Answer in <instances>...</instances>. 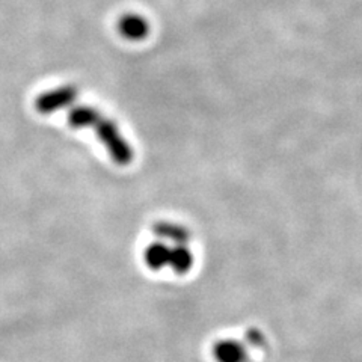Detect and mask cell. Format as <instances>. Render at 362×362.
I'll return each instance as SVG.
<instances>
[{
	"mask_svg": "<svg viewBox=\"0 0 362 362\" xmlns=\"http://www.w3.org/2000/svg\"><path fill=\"white\" fill-rule=\"evenodd\" d=\"M90 129L95 130V136L100 139V142L105 145V148L107 150L113 162L121 166L132 163L133 150L130 144L126 141V138L121 134L115 122L106 118L103 113H101Z\"/></svg>",
	"mask_w": 362,
	"mask_h": 362,
	"instance_id": "cell-1",
	"label": "cell"
},
{
	"mask_svg": "<svg viewBox=\"0 0 362 362\" xmlns=\"http://www.w3.org/2000/svg\"><path fill=\"white\" fill-rule=\"evenodd\" d=\"M77 95L78 90L74 85H62L40 94L35 100V109L42 115H52L54 112L73 106Z\"/></svg>",
	"mask_w": 362,
	"mask_h": 362,
	"instance_id": "cell-2",
	"label": "cell"
},
{
	"mask_svg": "<svg viewBox=\"0 0 362 362\" xmlns=\"http://www.w3.org/2000/svg\"><path fill=\"white\" fill-rule=\"evenodd\" d=\"M211 356L214 362H249L246 346L234 338H223L214 343Z\"/></svg>",
	"mask_w": 362,
	"mask_h": 362,
	"instance_id": "cell-3",
	"label": "cell"
},
{
	"mask_svg": "<svg viewBox=\"0 0 362 362\" xmlns=\"http://www.w3.org/2000/svg\"><path fill=\"white\" fill-rule=\"evenodd\" d=\"M118 30L124 38L130 41H141L148 35V21L136 14H127L119 18L118 21Z\"/></svg>",
	"mask_w": 362,
	"mask_h": 362,
	"instance_id": "cell-4",
	"label": "cell"
},
{
	"mask_svg": "<svg viewBox=\"0 0 362 362\" xmlns=\"http://www.w3.org/2000/svg\"><path fill=\"white\" fill-rule=\"evenodd\" d=\"M100 115L101 112L93 106H76L68 110V124L76 130L90 129Z\"/></svg>",
	"mask_w": 362,
	"mask_h": 362,
	"instance_id": "cell-5",
	"label": "cell"
},
{
	"mask_svg": "<svg viewBox=\"0 0 362 362\" xmlns=\"http://www.w3.org/2000/svg\"><path fill=\"white\" fill-rule=\"evenodd\" d=\"M153 233L163 240L174 242L177 245H186L189 240V231L185 226H180L171 222H158L153 226Z\"/></svg>",
	"mask_w": 362,
	"mask_h": 362,
	"instance_id": "cell-6",
	"label": "cell"
},
{
	"mask_svg": "<svg viewBox=\"0 0 362 362\" xmlns=\"http://www.w3.org/2000/svg\"><path fill=\"white\" fill-rule=\"evenodd\" d=\"M169 254H171V247L162 242L151 243L145 249V263L153 270H160L169 264Z\"/></svg>",
	"mask_w": 362,
	"mask_h": 362,
	"instance_id": "cell-7",
	"label": "cell"
},
{
	"mask_svg": "<svg viewBox=\"0 0 362 362\" xmlns=\"http://www.w3.org/2000/svg\"><path fill=\"white\" fill-rule=\"evenodd\" d=\"M192 266H194V255H192L186 245H177L171 247L168 267H171L175 274L183 275L187 274Z\"/></svg>",
	"mask_w": 362,
	"mask_h": 362,
	"instance_id": "cell-8",
	"label": "cell"
},
{
	"mask_svg": "<svg viewBox=\"0 0 362 362\" xmlns=\"http://www.w3.org/2000/svg\"><path fill=\"white\" fill-rule=\"evenodd\" d=\"M247 338H249V341H251V344L255 346V347H258L259 344L264 343V338L259 335L258 331H251L247 334Z\"/></svg>",
	"mask_w": 362,
	"mask_h": 362,
	"instance_id": "cell-9",
	"label": "cell"
}]
</instances>
